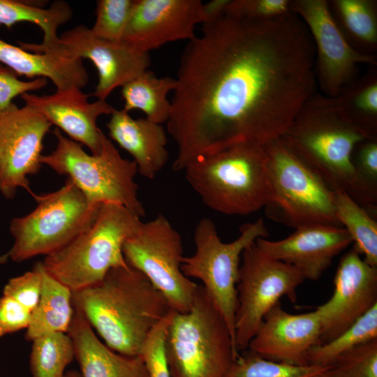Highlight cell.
Here are the masks:
<instances>
[{
	"mask_svg": "<svg viewBox=\"0 0 377 377\" xmlns=\"http://www.w3.org/2000/svg\"><path fill=\"white\" fill-rule=\"evenodd\" d=\"M202 25L182 52L166 122L175 172L236 144L281 138L316 87L313 43L293 12Z\"/></svg>",
	"mask_w": 377,
	"mask_h": 377,
	"instance_id": "1",
	"label": "cell"
},
{
	"mask_svg": "<svg viewBox=\"0 0 377 377\" xmlns=\"http://www.w3.org/2000/svg\"><path fill=\"white\" fill-rule=\"evenodd\" d=\"M72 302L109 348L128 356L139 355L149 333L172 311L149 280L128 265L73 291Z\"/></svg>",
	"mask_w": 377,
	"mask_h": 377,
	"instance_id": "2",
	"label": "cell"
},
{
	"mask_svg": "<svg viewBox=\"0 0 377 377\" xmlns=\"http://www.w3.org/2000/svg\"><path fill=\"white\" fill-rule=\"evenodd\" d=\"M334 191L348 194L374 215L377 198L360 182L353 167L355 147L370 138L347 119L333 98L314 94L281 137Z\"/></svg>",
	"mask_w": 377,
	"mask_h": 377,
	"instance_id": "3",
	"label": "cell"
},
{
	"mask_svg": "<svg viewBox=\"0 0 377 377\" xmlns=\"http://www.w3.org/2000/svg\"><path fill=\"white\" fill-rule=\"evenodd\" d=\"M183 171L203 204L216 212L246 216L271 199L267 155L259 143L242 142L200 156Z\"/></svg>",
	"mask_w": 377,
	"mask_h": 377,
	"instance_id": "4",
	"label": "cell"
},
{
	"mask_svg": "<svg viewBox=\"0 0 377 377\" xmlns=\"http://www.w3.org/2000/svg\"><path fill=\"white\" fill-rule=\"evenodd\" d=\"M164 346L170 377H226L239 355L226 320L202 285L188 311H173Z\"/></svg>",
	"mask_w": 377,
	"mask_h": 377,
	"instance_id": "5",
	"label": "cell"
},
{
	"mask_svg": "<svg viewBox=\"0 0 377 377\" xmlns=\"http://www.w3.org/2000/svg\"><path fill=\"white\" fill-rule=\"evenodd\" d=\"M141 217L124 206L105 203L92 224L70 243L45 256L44 269L72 292L100 281L112 269L124 267L125 241L142 227Z\"/></svg>",
	"mask_w": 377,
	"mask_h": 377,
	"instance_id": "6",
	"label": "cell"
},
{
	"mask_svg": "<svg viewBox=\"0 0 377 377\" xmlns=\"http://www.w3.org/2000/svg\"><path fill=\"white\" fill-rule=\"evenodd\" d=\"M53 134L56 147L49 154L42 155L41 164L66 175L90 202L118 204L141 218L145 216L135 181L137 165L133 161L123 158L104 133L98 154H87L80 143L64 136L57 128Z\"/></svg>",
	"mask_w": 377,
	"mask_h": 377,
	"instance_id": "7",
	"label": "cell"
},
{
	"mask_svg": "<svg viewBox=\"0 0 377 377\" xmlns=\"http://www.w3.org/2000/svg\"><path fill=\"white\" fill-rule=\"evenodd\" d=\"M272 195L267 216L294 228L311 224L342 226L335 191L281 138L265 145Z\"/></svg>",
	"mask_w": 377,
	"mask_h": 377,
	"instance_id": "8",
	"label": "cell"
},
{
	"mask_svg": "<svg viewBox=\"0 0 377 377\" xmlns=\"http://www.w3.org/2000/svg\"><path fill=\"white\" fill-rule=\"evenodd\" d=\"M34 198L36 207L10 222L14 242L7 253L15 263L65 246L92 224L101 205L90 202L68 178L60 188Z\"/></svg>",
	"mask_w": 377,
	"mask_h": 377,
	"instance_id": "9",
	"label": "cell"
},
{
	"mask_svg": "<svg viewBox=\"0 0 377 377\" xmlns=\"http://www.w3.org/2000/svg\"><path fill=\"white\" fill-rule=\"evenodd\" d=\"M239 232V235L233 241L223 242L214 221L209 218L201 219L194 230L195 251L191 256H184L182 263V271L186 276L201 281L226 320L234 340L237 283L242 254L257 239L268 237L262 218L244 224Z\"/></svg>",
	"mask_w": 377,
	"mask_h": 377,
	"instance_id": "10",
	"label": "cell"
},
{
	"mask_svg": "<svg viewBox=\"0 0 377 377\" xmlns=\"http://www.w3.org/2000/svg\"><path fill=\"white\" fill-rule=\"evenodd\" d=\"M305 280L295 267L261 250L256 241L243 251L237 283L235 319L237 350L248 348L267 313L283 296L295 303L297 290Z\"/></svg>",
	"mask_w": 377,
	"mask_h": 377,
	"instance_id": "11",
	"label": "cell"
},
{
	"mask_svg": "<svg viewBox=\"0 0 377 377\" xmlns=\"http://www.w3.org/2000/svg\"><path fill=\"white\" fill-rule=\"evenodd\" d=\"M122 251L126 263L149 280L172 311H189L198 284L182 271V237L165 215L143 222L125 241Z\"/></svg>",
	"mask_w": 377,
	"mask_h": 377,
	"instance_id": "12",
	"label": "cell"
},
{
	"mask_svg": "<svg viewBox=\"0 0 377 377\" xmlns=\"http://www.w3.org/2000/svg\"><path fill=\"white\" fill-rule=\"evenodd\" d=\"M290 10L304 23L315 50L316 83L328 97H335L355 79L360 64L376 66L374 54L355 49L348 40L330 9L326 0H294Z\"/></svg>",
	"mask_w": 377,
	"mask_h": 377,
	"instance_id": "13",
	"label": "cell"
},
{
	"mask_svg": "<svg viewBox=\"0 0 377 377\" xmlns=\"http://www.w3.org/2000/svg\"><path fill=\"white\" fill-rule=\"evenodd\" d=\"M51 123L37 110L12 103L0 113V193L13 199L18 188L33 198L28 176L41 167L43 139Z\"/></svg>",
	"mask_w": 377,
	"mask_h": 377,
	"instance_id": "14",
	"label": "cell"
},
{
	"mask_svg": "<svg viewBox=\"0 0 377 377\" xmlns=\"http://www.w3.org/2000/svg\"><path fill=\"white\" fill-rule=\"evenodd\" d=\"M59 37L57 45L48 52L90 60L98 72V82L91 95L99 100H106L114 89L143 73L151 65L149 53L124 40L100 38L84 25H78Z\"/></svg>",
	"mask_w": 377,
	"mask_h": 377,
	"instance_id": "15",
	"label": "cell"
},
{
	"mask_svg": "<svg viewBox=\"0 0 377 377\" xmlns=\"http://www.w3.org/2000/svg\"><path fill=\"white\" fill-rule=\"evenodd\" d=\"M334 286L332 297L316 309L320 343L337 337L377 304V267L366 263L353 246L340 260Z\"/></svg>",
	"mask_w": 377,
	"mask_h": 377,
	"instance_id": "16",
	"label": "cell"
},
{
	"mask_svg": "<svg viewBox=\"0 0 377 377\" xmlns=\"http://www.w3.org/2000/svg\"><path fill=\"white\" fill-rule=\"evenodd\" d=\"M200 0H135L124 40L148 52L170 42L193 39L202 24Z\"/></svg>",
	"mask_w": 377,
	"mask_h": 377,
	"instance_id": "17",
	"label": "cell"
},
{
	"mask_svg": "<svg viewBox=\"0 0 377 377\" xmlns=\"http://www.w3.org/2000/svg\"><path fill=\"white\" fill-rule=\"evenodd\" d=\"M320 335L316 310L292 314L279 302L265 316L247 348L272 361L306 365L308 352L320 343Z\"/></svg>",
	"mask_w": 377,
	"mask_h": 377,
	"instance_id": "18",
	"label": "cell"
},
{
	"mask_svg": "<svg viewBox=\"0 0 377 377\" xmlns=\"http://www.w3.org/2000/svg\"><path fill=\"white\" fill-rule=\"evenodd\" d=\"M256 243L269 256L297 268L305 279L317 280L353 241L342 226L311 224L295 228L284 239L260 237Z\"/></svg>",
	"mask_w": 377,
	"mask_h": 377,
	"instance_id": "19",
	"label": "cell"
},
{
	"mask_svg": "<svg viewBox=\"0 0 377 377\" xmlns=\"http://www.w3.org/2000/svg\"><path fill=\"white\" fill-rule=\"evenodd\" d=\"M89 96L80 88L70 87L51 95L25 93L21 97L26 105L37 110L70 139L85 145L91 154H98L103 132L98 127L97 119L111 114L114 108L106 100L89 102Z\"/></svg>",
	"mask_w": 377,
	"mask_h": 377,
	"instance_id": "20",
	"label": "cell"
},
{
	"mask_svg": "<svg viewBox=\"0 0 377 377\" xmlns=\"http://www.w3.org/2000/svg\"><path fill=\"white\" fill-rule=\"evenodd\" d=\"M106 127L110 138L132 156L143 177L154 179L166 165L168 138L162 124L114 108Z\"/></svg>",
	"mask_w": 377,
	"mask_h": 377,
	"instance_id": "21",
	"label": "cell"
},
{
	"mask_svg": "<svg viewBox=\"0 0 377 377\" xmlns=\"http://www.w3.org/2000/svg\"><path fill=\"white\" fill-rule=\"evenodd\" d=\"M67 334L74 347L81 377H149L140 355L119 353L101 341L79 311L74 309Z\"/></svg>",
	"mask_w": 377,
	"mask_h": 377,
	"instance_id": "22",
	"label": "cell"
},
{
	"mask_svg": "<svg viewBox=\"0 0 377 377\" xmlns=\"http://www.w3.org/2000/svg\"><path fill=\"white\" fill-rule=\"evenodd\" d=\"M0 64L18 76L47 78L57 90L70 87L80 89L89 80L82 60L56 52L38 53L27 51L0 38Z\"/></svg>",
	"mask_w": 377,
	"mask_h": 377,
	"instance_id": "23",
	"label": "cell"
},
{
	"mask_svg": "<svg viewBox=\"0 0 377 377\" xmlns=\"http://www.w3.org/2000/svg\"><path fill=\"white\" fill-rule=\"evenodd\" d=\"M72 17L69 4L57 1L50 8H43L36 3L16 0H0V26L10 28L18 22H29L40 27L43 33L41 43L18 42V45L29 52L43 53L51 51L58 43L57 30Z\"/></svg>",
	"mask_w": 377,
	"mask_h": 377,
	"instance_id": "24",
	"label": "cell"
},
{
	"mask_svg": "<svg viewBox=\"0 0 377 377\" xmlns=\"http://www.w3.org/2000/svg\"><path fill=\"white\" fill-rule=\"evenodd\" d=\"M39 263L43 287L38 304L26 329L24 337L29 341L50 333H67L74 314L73 292L50 276Z\"/></svg>",
	"mask_w": 377,
	"mask_h": 377,
	"instance_id": "25",
	"label": "cell"
},
{
	"mask_svg": "<svg viewBox=\"0 0 377 377\" xmlns=\"http://www.w3.org/2000/svg\"><path fill=\"white\" fill-rule=\"evenodd\" d=\"M175 87V78L158 77L147 70L121 87L124 110L128 112L138 110L151 121L166 123L172 110L168 94Z\"/></svg>",
	"mask_w": 377,
	"mask_h": 377,
	"instance_id": "26",
	"label": "cell"
},
{
	"mask_svg": "<svg viewBox=\"0 0 377 377\" xmlns=\"http://www.w3.org/2000/svg\"><path fill=\"white\" fill-rule=\"evenodd\" d=\"M329 6L350 44L359 51L374 54L377 47V1L332 0Z\"/></svg>",
	"mask_w": 377,
	"mask_h": 377,
	"instance_id": "27",
	"label": "cell"
},
{
	"mask_svg": "<svg viewBox=\"0 0 377 377\" xmlns=\"http://www.w3.org/2000/svg\"><path fill=\"white\" fill-rule=\"evenodd\" d=\"M341 114L371 138H377V73L368 72L333 98Z\"/></svg>",
	"mask_w": 377,
	"mask_h": 377,
	"instance_id": "28",
	"label": "cell"
},
{
	"mask_svg": "<svg viewBox=\"0 0 377 377\" xmlns=\"http://www.w3.org/2000/svg\"><path fill=\"white\" fill-rule=\"evenodd\" d=\"M337 218L364 260L377 267V222L374 216L348 194L335 191Z\"/></svg>",
	"mask_w": 377,
	"mask_h": 377,
	"instance_id": "29",
	"label": "cell"
},
{
	"mask_svg": "<svg viewBox=\"0 0 377 377\" xmlns=\"http://www.w3.org/2000/svg\"><path fill=\"white\" fill-rule=\"evenodd\" d=\"M377 339V304L333 339L313 346L308 352L309 364L330 367L340 355Z\"/></svg>",
	"mask_w": 377,
	"mask_h": 377,
	"instance_id": "30",
	"label": "cell"
},
{
	"mask_svg": "<svg viewBox=\"0 0 377 377\" xmlns=\"http://www.w3.org/2000/svg\"><path fill=\"white\" fill-rule=\"evenodd\" d=\"M29 355L31 377H64L75 359L73 341L67 333L55 332L34 339Z\"/></svg>",
	"mask_w": 377,
	"mask_h": 377,
	"instance_id": "31",
	"label": "cell"
},
{
	"mask_svg": "<svg viewBox=\"0 0 377 377\" xmlns=\"http://www.w3.org/2000/svg\"><path fill=\"white\" fill-rule=\"evenodd\" d=\"M329 367L277 362L249 350L238 355L226 377H311Z\"/></svg>",
	"mask_w": 377,
	"mask_h": 377,
	"instance_id": "32",
	"label": "cell"
},
{
	"mask_svg": "<svg viewBox=\"0 0 377 377\" xmlns=\"http://www.w3.org/2000/svg\"><path fill=\"white\" fill-rule=\"evenodd\" d=\"M134 3L135 0L98 1L92 34L105 40H121Z\"/></svg>",
	"mask_w": 377,
	"mask_h": 377,
	"instance_id": "33",
	"label": "cell"
},
{
	"mask_svg": "<svg viewBox=\"0 0 377 377\" xmlns=\"http://www.w3.org/2000/svg\"><path fill=\"white\" fill-rule=\"evenodd\" d=\"M327 371L332 377H377V339L342 354Z\"/></svg>",
	"mask_w": 377,
	"mask_h": 377,
	"instance_id": "34",
	"label": "cell"
},
{
	"mask_svg": "<svg viewBox=\"0 0 377 377\" xmlns=\"http://www.w3.org/2000/svg\"><path fill=\"white\" fill-rule=\"evenodd\" d=\"M174 311H171L151 330L144 342L139 355L149 377H170L165 353V337Z\"/></svg>",
	"mask_w": 377,
	"mask_h": 377,
	"instance_id": "35",
	"label": "cell"
},
{
	"mask_svg": "<svg viewBox=\"0 0 377 377\" xmlns=\"http://www.w3.org/2000/svg\"><path fill=\"white\" fill-rule=\"evenodd\" d=\"M42 287L43 275L40 263H37L31 270L10 279L3 287V295L33 312L38 304Z\"/></svg>",
	"mask_w": 377,
	"mask_h": 377,
	"instance_id": "36",
	"label": "cell"
},
{
	"mask_svg": "<svg viewBox=\"0 0 377 377\" xmlns=\"http://www.w3.org/2000/svg\"><path fill=\"white\" fill-rule=\"evenodd\" d=\"M290 0H230L226 14L252 20H268L290 11Z\"/></svg>",
	"mask_w": 377,
	"mask_h": 377,
	"instance_id": "37",
	"label": "cell"
},
{
	"mask_svg": "<svg viewBox=\"0 0 377 377\" xmlns=\"http://www.w3.org/2000/svg\"><path fill=\"white\" fill-rule=\"evenodd\" d=\"M352 161L360 182L377 198V138L359 143L354 149Z\"/></svg>",
	"mask_w": 377,
	"mask_h": 377,
	"instance_id": "38",
	"label": "cell"
},
{
	"mask_svg": "<svg viewBox=\"0 0 377 377\" xmlns=\"http://www.w3.org/2000/svg\"><path fill=\"white\" fill-rule=\"evenodd\" d=\"M9 68L0 64V113L12 103L13 99L25 93L40 89L47 84L43 77L24 81Z\"/></svg>",
	"mask_w": 377,
	"mask_h": 377,
	"instance_id": "39",
	"label": "cell"
},
{
	"mask_svg": "<svg viewBox=\"0 0 377 377\" xmlns=\"http://www.w3.org/2000/svg\"><path fill=\"white\" fill-rule=\"evenodd\" d=\"M32 312L13 298L0 297V338L27 329Z\"/></svg>",
	"mask_w": 377,
	"mask_h": 377,
	"instance_id": "40",
	"label": "cell"
},
{
	"mask_svg": "<svg viewBox=\"0 0 377 377\" xmlns=\"http://www.w3.org/2000/svg\"><path fill=\"white\" fill-rule=\"evenodd\" d=\"M230 0H212L202 4V24L216 21L226 14Z\"/></svg>",
	"mask_w": 377,
	"mask_h": 377,
	"instance_id": "41",
	"label": "cell"
},
{
	"mask_svg": "<svg viewBox=\"0 0 377 377\" xmlns=\"http://www.w3.org/2000/svg\"><path fill=\"white\" fill-rule=\"evenodd\" d=\"M64 377H81L78 371L72 369L66 372Z\"/></svg>",
	"mask_w": 377,
	"mask_h": 377,
	"instance_id": "42",
	"label": "cell"
},
{
	"mask_svg": "<svg viewBox=\"0 0 377 377\" xmlns=\"http://www.w3.org/2000/svg\"><path fill=\"white\" fill-rule=\"evenodd\" d=\"M8 259H9V256H8V253L0 256V265L5 264L8 261Z\"/></svg>",
	"mask_w": 377,
	"mask_h": 377,
	"instance_id": "43",
	"label": "cell"
},
{
	"mask_svg": "<svg viewBox=\"0 0 377 377\" xmlns=\"http://www.w3.org/2000/svg\"><path fill=\"white\" fill-rule=\"evenodd\" d=\"M329 369V368H328ZM327 369L323 372H321L320 374H318L315 376H313L311 377H332L327 371Z\"/></svg>",
	"mask_w": 377,
	"mask_h": 377,
	"instance_id": "44",
	"label": "cell"
}]
</instances>
